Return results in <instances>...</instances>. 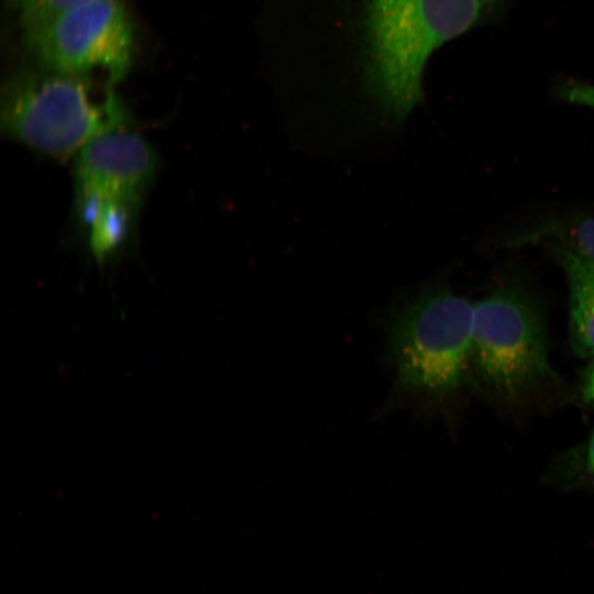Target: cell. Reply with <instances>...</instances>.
<instances>
[{
	"label": "cell",
	"instance_id": "cell-1",
	"mask_svg": "<svg viewBox=\"0 0 594 594\" xmlns=\"http://www.w3.org/2000/svg\"><path fill=\"white\" fill-rule=\"evenodd\" d=\"M503 0H365V84L395 121L420 101L425 65L443 43L492 18Z\"/></svg>",
	"mask_w": 594,
	"mask_h": 594
},
{
	"label": "cell",
	"instance_id": "cell-2",
	"mask_svg": "<svg viewBox=\"0 0 594 594\" xmlns=\"http://www.w3.org/2000/svg\"><path fill=\"white\" fill-rule=\"evenodd\" d=\"M113 86L92 76L36 65L14 72L1 90V129L11 139L55 158H68L97 136L128 127Z\"/></svg>",
	"mask_w": 594,
	"mask_h": 594
},
{
	"label": "cell",
	"instance_id": "cell-3",
	"mask_svg": "<svg viewBox=\"0 0 594 594\" xmlns=\"http://www.w3.org/2000/svg\"><path fill=\"white\" fill-rule=\"evenodd\" d=\"M156 166L154 150L127 127L97 136L76 155V213L98 261L130 237Z\"/></svg>",
	"mask_w": 594,
	"mask_h": 594
},
{
	"label": "cell",
	"instance_id": "cell-4",
	"mask_svg": "<svg viewBox=\"0 0 594 594\" xmlns=\"http://www.w3.org/2000/svg\"><path fill=\"white\" fill-rule=\"evenodd\" d=\"M474 304L450 290L428 292L393 318L388 340L399 383L433 395L457 389L471 371Z\"/></svg>",
	"mask_w": 594,
	"mask_h": 594
},
{
	"label": "cell",
	"instance_id": "cell-5",
	"mask_svg": "<svg viewBox=\"0 0 594 594\" xmlns=\"http://www.w3.org/2000/svg\"><path fill=\"white\" fill-rule=\"evenodd\" d=\"M471 370L491 395L507 402L552 378L544 321L526 294L501 288L474 304Z\"/></svg>",
	"mask_w": 594,
	"mask_h": 594
},
{
	"label": "cell",
	"instance_id": "cell-6",
	"mask_svg": "<svg viewBox=\"0 0 594 594\" xmlns=\"http://www.w3.org/2000/svg\"><path fill=\"white\" fill-rule=\"evenodd\" d=\"M22 30L34 65L43 68L98 72L114 86L133 62L134 31L122 0H86Z\"/></svg>",
	"mask_w": 594,
	"mask_h": 594
},
{
	"label": "cell",
	"instance_id": "cell-7",
	"mask_svg": "<svg viewBox=\"0 0 594 594\" xmlns=\"http://www.w3.org/2000/svg\"><path fill=\"white\" fill-rule=\"evenodd\" d=\"M569 287V334L573 352L594 358V263L571 248L559 252Z\"/></svg>",
	"mask_w": 594,
	"mask_h": 594
},
{
	"label": "cell",
	"instance_id": "cell-8",
	"mask_svg": "<svg viewBox=\"0 0 594 594\" xmlns=\"http://www.w3.org/2000/svg\"><path fill=\"white\" fill-rule=\"evenodd\" d=\"M548 481L564 488L594 491V431L554 461Z\"/></svg>",
	"mask_w": 594,
	"mask_h": 594
},
{
	"label": "cell",
	"instance_id": "cell-9",
	"mask_svg": "<svg viewBox=\"0 0 594 594\" xmlns=\"http://www.w3.org/2000/svg\"><path fill=\"white\" fill-rule=\"evenodd\" d=\"M86 0H7L15 12L21 28L36 24L69 7Z\"/></svg>",
	"mask_w": 594,
	"mask_h": 594
},
{
	"label": "cell",
	"instance_id": "cell-10",
	"mask_svg": "<svg viewBox=\"0 0 594 594\" xmlns=\"http://www.w3.org/2000/svg\"><path fill=\"white\" fill-rule=\"evenodd\" d=\"M570 248L594 263V217L578 220L569 229Z\"/></svg>",
	"mask_w": 594,
	"mask_h": 594
},
{
	"label": "cell",
	"instance_id": "cell-11",
	"mask_svg": "<svg viewBox=\"0 0 594 594\" xmlns=\"http://www.w3.org/2000/svg\"><path fill=\"white\" fill-rule=\"evenodd\" d=\"M560 96L572 103L594 108V86L570 82L561 88Z\"/></svg>",
	"mask_w": 594,
	"mask_h": 594
},
{
	"label": "cell",
	"instance_id": "cell-12",
	"mask_svg": "<svg viewBox=\"0 0 594 594\" xmlns=\"http://www.w3.org/2000/svg\"><path fill=\"white\" fill-rule=\"evenodd\" d=\"M581 394L584 402L594 407V358H591L590 363L583 372Z\"/></svg>",
	"mask_w": 594,
	"mask_h": 594
}]
</instances>
